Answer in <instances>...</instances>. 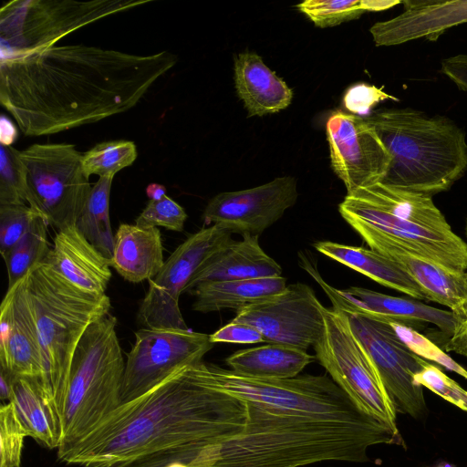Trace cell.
Instances as JSON below:
<instances>
[{"mask_svg": "<svg viewBox=\"0 0 467 467\" xmlns=\"http://www.w3.org/2000/svg\"><path fill=\"white\" fill-rule=\"evenodd\" d=\"M146 194L150 200H161L166 194V188L160 183H150L146 187Z\"/></svg>", "mask_w": 467, "mask_h": 467, "instance_id": "cell-46", "label": "cell"}, {"mask_svg": "<svg viewBox=\"0 0 467 467\" xmlns=\"http://www.w3.org/2000/svg\"><path fill=\"white\" fill-rule=\"evenodd\" d=\"M108 314L83 334L72 359L62 412V439L57 455L80 441L120 404L125 363Z\"/></svg>", "mask_w": 467, "mask_h": 467, "instance_id": "cell-7", "label": "cell"}, {"mask_svg": "<svg viewBox=\"0 0 467 467\" xmlns=\"http://www.w3.org/2000/svg\"><path fill=\"white\" fill-rule=\"evenodd\" d=\"M243 431L210 445V467H301L320 462L368 461L377 444H401L400 432L371 420L338 421L293 415L246 402Z\"/></svg>", "mask_w": 467, "mask_h": 467, "instance_id": "cell-3", "label": "cell"}, {"mask_svg": "<svg viewBox=\"0 0 467 467\" xmlns=\"http://www.w3.org/2000/svg\"><path fill=\"white\" fill-rule=\"evenodd\" d=\"M152 0H13L0 10L1 59L51 47L67 35Z\"/></svg>", "mask_w": 467, "mask_h": 467, "instance_id": "cell-9", "label": "cell"}, {"mask_svg": "<svg viewBox=\"0 0 467 467\" xmlns=\"http://www.w3.org/2000/svg\"><path fill=\"white\" fill-rule=\"evenodd\" d=\"M314 247L317 252L382 285L417 299H425L417 283L396 262L370 248L331 241L317 242Z\"/></svg>", "mask_w": 467, "mask_h": 467, "instance_id": "cell-27", "label": "cell"}, {"mask_svg": "<svg viewBox=\"0 0 467 467\" xmlns=\"http://www.w3.org/2000/svg\"><path fill=\"white\" fill-rule=\"evenodd\" d=\"M26 277L41 349L42 388L62 417L75 350L90 324L109 313L110 299L85 293L45 260Z\"/></svg>", "mask_w": 467, "mask_h": 467, "instance_id": "cell-6", "label": "cell"}, {"mask_svg": "<svg viewBox=\"0 0 467 467\" xmlns=\"http://www.w3.org/2000/svg\"><path fill=\"white\" fill-rule=\"evenodd\" d=\"M281 266L260 246L258 235L231 240L192 276L184 292L201 283L281 276Z\"/></svg>", "mask_w": 467, "mask_h": 467, "instance_id": "cell-23", "label": "cell"}, {"mask_svg": "<svg viewBox=\"0 0 467 467\" xmlns=\"http://www.w3.org/2000/svg\"><path fill=\"white\" fill-rule=\"evenodd\" d=\"M212 343L254 344L264 342L263 334L255 327L241 322L231 321L210 335Z\"/></svg>", "mask_w": 467, "mask_h": 467, "instance_id": "cell-41", "label": "cell"}, {"mask_svg": "<svg viewBox=\"0 0 467 467\" xmlns=\"http://www.w3.org/2000/svg\"><path fill=\"white\" fill-rule=\"evenodd\" d=\"M1 131L0 140L1 144L11 146L16 140V131L14 124L5 116L1 117Z\"/></svg>", "mask_w": 467, "mask_h": 467, "instance_id": "cell-44", "label": "cell"}, {"mask_svg": "<svg viewBox=\"0 0 467 467\" xmlns=\"http://www.w3.org/2000/svg\"><path fill=\"white\" fill-rule=\"evenodd\" d=\"M47 219L39 214L28 231L10 250L4 259L8 274V288H11L37 263L43 261L50 251L47 242Z\"/></svg>", "mask_w": 467, "mask_h": 467, "instance_id": "cell-31", "label": "cell"}, {"mask_svg": "<svg viewBox=\"0 0 467 467\" xmlns=\"http://www.w3.org/2000/svg\"><path fill=\"white\" fill-rule=\"evenodd\" d=\"M197 363L181 367L142 396L119 405L59 460L111 467L154 452L203 448L240 433L245 401L209 387Z\"/></svg>", "mask_w": 467, "mask_h": 467, "instance_id": "cell-2", "label": "cell"}, {"mask_svg": "<svg viewBox=\"0 0 467 467\" xmlns=\"http://www.w3.org/2000/svg\"><path fill=\"white\" fill-rule=\"evenodd\" d=\"M466 278H467V272L465 273Z\"/></svg>", "mask_w": 467, "mask_h": 467, "instance_id": "cell-49", "label": "cell"}, {"mask_svg": "<svg viewBox=\"0 0 467 467\" xmlns=\"http://www.w3.org/2000/svg\"><path fill=\"white\" fill-rule=\"evenodd\" d=\"M80 290L105 296L112 276L110 261L79 232L76 225L57 231L44 259Z\"/></svg>", "mask_w": 467, "mask_h": 467, "instance_id": "cell-22", "label": "cell"}, {"mask_svg": "<svg viewBox=\"0 0 467 467\" xmlns=\"http://www.w3.org/2000/svg\"><path fill=\"white\" fill-rule=\"evenodd\" d=\"M326 130L332 168L348 193L383 179L391 157L366 118L337 111Z\"/></svg>", "mask_w": 467, "mask_h": 467, "instance_id": "cell-16", "label": "cell"}, {"mask_svg": "<svg viewBox=\"0 0 467 467\" xmlns=\"http://www.w3.org/2000/svg\"><path fill=\"white\" fill-rule=\"evenodd\" d=\"M233 231L212 224L190 235L165 261L158 275L149 280L138 320L143 328L188 329L179 306V297L195 273L231 240Z\"/></svg>", "mask_w": 467, "mask_h": 467, "instance_id": "cell-12", "label": "cell"}, {"mask_svg": "<svg viewBox=\"0 0 467 467\" xmlns=\"http://www.w3.org/2000/svg\"><path fill=\"white\" fill-rule=\"evenodd\" d=\"M350 327L373 361L397 412L415 419L425 415L423 388L414 376L429 362L415 354L393 326L365 314L344 312Z\"/></svg>", "mask_w": 467, "mask_h": 467, "instance_id": "cell-13", "label": "cell"}, {"mask_svg": "<svg viewBox=\"0 0 467 467\" xmlns=\"http://www.w3.org/2000/svg\"><path fill=\"white\" fill-rule=\"evenodd\" d=\"M302 267L316 280L330 299L334 309L342 312L365 314L382 320L412 328L425 323L437 326L449 337L453 332L455 319L451 310H441L416 301L384 295L364 287L351 286L337 289L327 284L315 265L302 258Z\"/></svg>", "mask_w": 467, "mask_h": 467, "instance_id": "cell-18", "label": "cell"}, {"mask_svg": "<svg viewBox=\"0 0 467 467\" xmlns=\"http://www.w3.org/2000/svg\"><path fill=\"white\" fill-rule=\"evenodd\" d=\"M39 214L26 203L0 204V252L4 259Z\"/></svg>", "mask_w": 467, "mask_h": 467, "instance_id": "cell-36", "label": "cell"}, {"mask_svg": "<svg viewBox=\"0 0 467 467\" xmlns=\"http://www.w3.org/2000/svg\"><path fill=\"white\" fill-rule=\"evenodd\" d=\"M369 248L396 262L420 286L425 299L447 306L452 313L467 305L465 273H453L380 234L357 232Z\"/></svg>", "mask_w": 467, "mask_h": 467, "instance_id": "cell-20", "label": "cell"}, {"mask_svg": "<svg viewBox=\"0 0 467 467\" xmlns=\"http://www.w3.org/2000/svg\"><path fill=\"white\" fill-rule=\"evenodd\" d=\"M297 199L295 178L278 177L263 185L221 192L210 200L202 218L242 235H259L278 221Z\"/></svg>", "mask_w": 467, "mask_h": 467, "instance_id": "cell-17", "label": "cell"}, {"mask_svg": "<svg viewBox=\"0 0 467 467\" xmlns=\"http://www.w3.org/2000/svg\"><path fill=\"white\" fill-rule=\"evenodd\" d=\"M197 368L209 387L246 402L288 414L350 422L374 420L362 413L347 394L326 375H298L262 379L200 361Z\"/></svg>", "mask_w": 467, "mask_h": 467, "instance_id": "cell-8", "label": "cell"}, {"mask_svg": "<svg viewBox=\"0 0 467 467\" xmlns=\"http://www.w3.org/2000/svg\"><path fill=\"white\" fill-rule=\"evenodd\" d=\"M398 100L395 97L384 92L381 88L365 83L350 87L344 95L345 108L353 115L365 116L378 103L386 100Z\"/></svg>", "mask_w": 467, "mask_h": 467, "instance_id": "cell-40", "label": "cell"}, {"mask_svg": "<svg viewBox=\"0 0 467 467\" xmlns=\"http://www.w3.org/2000/svg\"><path fill=\"white\" fill-rule=\"evenodd\" d=\"M452 314L455 326L445 344V349L467 358V305L459 312Z\"/></svg>", "mask_w": 467, "mask_h": 467, "instance_id": "cell-42", "label": "cell"}, {"mask_svg": "<svg viewBox=\"0 0 467 467\" xmlns=\"http://www.w3.org/2000/svg\"><path fill=\"white\" fill-rule=\"evenodd\" d=\"M26 436L13 404H3L0 408V467H20Z\"/></svg>", "mask_w": 467, "mask_h": 467, "instance_id": "cell-35", "label": "cell"}, {"mask_svg": "<svg viewBox=\"0 0 467 467\" xmlns=\"http://www.w3.org/2000/svg\"><path fill=\"white\" fill-rule=\"evenodd\" d=\"M324 306L314 290L303 283L265 301L249 306L233 318L255 327L266 343L292 346L303 350L314 347L324 328Z\"/></svg>", "mask_w": 467, "mask_h": 467, "instance_id": "cell-15", "label": "cell"}, {"mask_svg": "<svg viewBox=\"0 0 467 467\" xmlns=\"http://www.w3.org/2000/svg\"><path fill=\"white\" fill-rule=\"evenodd\" d=\"M399 16L370 27L376 46H395L424 37L437 40L447 29L467 23V0H407Z\"/></svg>", "mask_w": 467, "mask_h": 467, "instance_id": "cell-21", "label": "cell"}, {"mask_svg": "<svg viewBox=\"0 0 467 467\" xmlns=\"http://www.w3.org/2000/svg\"><path fill=\"white\" fill-rule=\"evenodd\" d=\"M213 347L210 335L190 328L139 329L127 353L121 404L142 396L181 367L202 361Z\"/></svg>", "mask_w": 467, "mask_h": 467, "instance_id": "cell-14", "label": "cell"}, {"mask_svg": "<svg viewBox=\"0 0 467 467\" xmlns=\"http://www.w3.org/2000/svg\"><path fill=\"white\" fill-rule=\"evenodd\" d=\"M8 402L26 433L48 449L58 448L62 439V417L37 379L16 378Z\"/></svg>", "mask_w": 467, "mask_h": 467, "instance_id": "cell-28", "label": "cell"}, {"mask_svg": "<svg viewBox=\"0 0 467 467\" xmlns=\"http://www.w3.org/2000/svg\"><path fill=\"white\" fill-rule=\"evenodd\" d=\"M12 146H0V204L27 202L24 166Z\"/></svg>", "mask_w": 467, "mask_h": 467, "instance_id": "cell-34", "label": "cell"}, {"mask_svg": "<svg viewBox=\"0 0 467 467\" xmlns=\"http://www.w3.org/2000/svg\"><path fill=\"white\" fill-rule=\"evenodd\" d=\"M186 219L184 209L165 195L161 200H150L136 218L135 224L142 227L162 226L171 231L182 232Z\"/></svg>", "mask_w": 467, "mask_h": 467, "instance_id": "cell-37", "label": "cell"}, {"mask_svg": "<svg viewBox=\"0 0 467 467\" xmlns=\"http://www.w3.org/2000/svg\"><path fill=\"white\" fill-rule=\"evenodd\" d=\"M390 324L393 326L400 337L415 354L425 360L434 361L467 379V370L431 339L410 327L398 323Z\"/></svg>", "mask_w": 467, "mask_h": 467, "instance_id": "cell-38", "label": "cell"}, {"mask_svg": "<svg viewBox=\"0 0 467 467\" xmlns=\"http://www.w3.org/2000/svg\"><path fill=\"white\" fill-rule=\"evenodd\" d=\"M15 378L0 368V399L2 401L10 400L13 394Z\"/></svg>", "mask_w": 467, "mask_h": 467, "instance_id": "cell-45", "label": "cell"}, {"mask_svg": "<svg viewBox=\"0 0 467 467\" xmlns=\"http://www.w3.org/2000/svg\"><path fill=\"white\" fill-rule=\"evenodd\" d=\"M297 7L319 27L356 19L367 11L365 0H306Z\"/></svg>", "mask_w": 467, "mask_h": 467, "instance_id": "cell-33", "label": "cell"}, {"mask_svg": "<svg viewBox=\"0 0 467 467\" xmlns=\"http://www.w3.org/2000/svg\"><path fill=\"white\" fill-rule=\"evenodd\" d=\"M315 358L306 350L292 346L267 343L237 350L225 362L231 370L241 376L280 379L298 376Z\"/></svg>", "mask_w": 467, "mask_h": 467, "instance_id": "cell-29", "label": "cell"}, {"mask_svg": "<svg viewBox=\"0 0 467 467\" xmlns=\"http://www.w3.org/2000/svg\"><path fill=\"white\" fill-rule=\"evenodd\" d=\"M114 176L99 177L76 223L79 232L104 256L111 259L114 236L109 219V195Z\"/></svg>", "mask_w": 467, "mask_h": 467, "instance_id": "cell-30", "label": "cell"}, {"mask_svg": "<svg viewBox=\"0 0 467 467\" xmlns=\"http://www.w3.org/2000/svg\"><path fill=\"white\" fill-rule=\"evenodd\" d=\"M325 328L316 358L359 411L399 432L396 410L373 361L344 312L323 308Z\"/></svg>", "mask_w": 467, "mask_h": 467, "instance_id": "cell-11", "label": "cell"}, {"mask_svg": "<svg viewBox=\"0 0 467 467\" xmlns=\"http://www.w3.org/2000/svg\"><path fill=\"white\" fill-rule=\"evenodd\" d=\"M109 261L110 266L129 282L150 280L165 263L161 231L157 227L121 223L114 236Z\"/></svg>", "mask_w": 467, "mask_h": 467, "instance_id": "cell-25", "label": "cell"}, {"mask_svg": "<svg viewBox=\"0 0 467 467\" xmlns=\"http://www.w3.org/2000/svg\"><path fill=\"white\" fill-rule=\"evenodd\" d=\"M465 234H466V236H467V220H466V225H465Z\"/></svg>", "mask_w": 467, "mask_h": 467, "instance_id": "cell-48", "label": "cell"}, {"mask_svg": "<svg viewBox=\"0 0 467 467\" xmlns=\"http://www.w3.org/2000/svg\"><path fill=\"white\" fill-rule=\"evenodd\" d=\"M26 275L7 289L1 303L0 368L15 379H37L42 386L41 349Z\"/></svg>", "mask_w": 467, "mask_h": 467, "instance_id": "cell-19", "label": "cell"}, {"mask_svg": "<svg viewBox=\"0 0 467 467\" xmlns=\"http://www.w3.org/2000/svg\"><path fill=\"white\" fill-rule=\"evenodd\" d=\"M366 119L391 157L379 182L432 197L467 170L465 133L451 119L409 108L379 110Z\"/></svg>", "mask_w": 467, "mask_h": 467, "instance_id": "cell-4", "label": "cell"}, {"mask_svg": "<svg viewBox=\"0 0 467 467\" xmlns=\"http://www.w3.org/2000/svg\"><path fill=\"white\" fill-rule=\"evenodd\" d=\"M414 381L461 410L467 411V390L435 365L428 363L414 376Z\"/></svg>", "mask_w": 467, "mask_h": 467, "instance_id": "cell-39", "label": "cell"}, {"mask_svg": "<svg viewBox=\"0 0 467 467\" xmlns=\"http://www.w3.org/2000/svg\"><path fill=\"white\" fill-rule=\"evenodd\" d=\"M27 203L57 230L76 225L92 187L83 155L67 143L33 144L18 151Z\"/></svg>", "mask_w": 467, "mask_h": 467, "instance_id": "cell-10", "label": "cell"}, {"mask_svg": "<svg viewBox=\"0 0 467 467\" xmlns=\"http://www.w3.org/2000/svg\"><path fill=\"white\" fill-rule=\"evenodd\" d=\"M436 467H453V466H451V464H448V463H443V464L436 466Z\"/></svg>", "mask_w": 467, "mask_h": 467, "instance_id": "cell-47", "label": "cell"}, {"mask_svg": "<svg viewBox=\"0 0 467 467\" xmlns=\"http://www.w3.org/2000/svg\"><path fill=\"white\" fill-rule=\"evenodd\" d=\"M176 61L168 51L54 46L0 59V102L25 135L54 134L130 109Z\"/></svg>", "mask_w": 467, "mask_h": 467, "instance_id": "cell-1", "label": "cell"}, {"mask_svg": "<svg viewBox=\"0 0 467 467\" xmlns=\"http://www.w3.org/2000/svg\"><path fill=\"white\" fill-rule=\"evenodd\" d=\"M137 156L138 151L133 141H103L83 154V168L88 176H114L120 170L130 166Z\"/></svg>", "mask_w": 467, "mask_h": 467, "instance_id": "cell-32", "label": "cell"}, {"mask_svg": "<svg viewBox=\"0 0 467 467\" xmlns=\"http://www.w3.org/2000/svg\"><path fill=\"white\" fill-rule=\"evenodd\" d=\"M441 71L459 89L467 91V55L461 54L443 59Z\"/></svg>", "mask_w": 467, "mask_h": 467, "instance_id": "cell-43", "label": "cell"}, {"mask_svg": "<svg viewBox=\"0 0 467 467\" xmlns=\"http://www.w3.org/2000/svg\"><path fill=\"white\" fill-rule=\"evenodd\" d=\"M286 287L281 276L201 283L189 293L195 296L194 311L209 313L240 310L269 299Z\"/></svg>", "mask_w": 467, "mask_h": 467, "instance_id": "cell-26", "label": "cell"}, {"mask_svg": "<svg viewBox=\"0 0 467 467\" xmlns=\"http://www.w3.org/2000/svg\"><path fill=\"white\" fill-rule=\"evenodd\" d=\"M234 82L238 97L249 116H264L287 108L292 89L254 52L240 53L234 59Z\"/></svg>", "mask_w": 467, "mask_h": 467, "instance_id": "cell-24", "label": "cell"}, {"mask_svg": "<svg viewBox=\"0 0 467 467\" xmlns=\"http://www.w3.org/2000/svg\"><path fill=\"white\" fill-rule=\"evenodd\" d=\"M338 211L356 232L385 236L451 272L467 270V244L431 196L377 182L347 193Z\"/></svg>", "mask_w": 467, "mask_h": 467, "instance_id": "cell-5", "label": "cell"}]
</instances>
